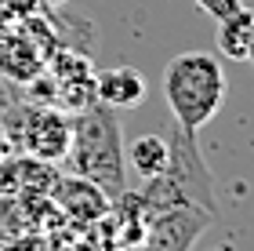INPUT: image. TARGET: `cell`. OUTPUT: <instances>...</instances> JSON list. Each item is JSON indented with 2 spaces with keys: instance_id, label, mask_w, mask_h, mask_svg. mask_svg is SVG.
Instances as JSON below:
<instances>
[{
  "instance_id": "6da1fadb",
  "label": "cell",
  "mask_w": 254,
  "mask_h": 251,
  "mask_svg": "<svg viewBox=\"0 0 254 251\" xmlns=\"http://www.w3.org/2000/svg\"><path fill=\"white\" fill-rule=\"evenodd\" d=\"M69 164L80 178L95 182L109 200L124 197L127 189V161H124V135L117 109L87 102L73 117V135H69Z\"/></svg>"
},
{
  "instance_id": "7a4b0ae2",
  "label": "cell",
  "mask_w": 254,
  "mask_h": 251,
  "mask_svg": "<svg viewBox=\"0 0 254 251\" xmlns=\"http://www.w3.org/2000/svg\"><path fill=\"white\" fill-rule=\"evenodd\" d=\"M225 70L222 55L214 51H182L164 70V98L175 117V128L200 131L214 120V113L225 102Z\"/></svg>"
},
{
  "instance_id": "3957f363",
  "label": "cell",
  "mask_w": 254,
  "mask_h": 251,
  "mask_svg": "<svg viewBox=\"0 0 254 251\" xmlns=\"http://www.w3.org/2000/svg\"><path fill=\"white\" fill-rule=\"evenodd\" d=\"M167 142H171V161H167L164 178L175 186V193L186 204L214 211V178H211V171H207L200 150H196V135L175 128V135H171Z\"/></svg>"
},
{
  "instance_id": "277c9868",
  "label": "cell",
  "mask_w": 254,
  "mask_h": 251,
  "mask_svg": "<svg viewBox=\"0 0 254 251\" xmlns=\"http://www.w3.org/2000/svg\"><path fill=\"white\" fill-rule=\"evenodd\" d=\"M214 222V211H203L196 204H178L149 215L138 251H192L203 230Z\"/></svg>"
},
{
  "instance_id": "5b68a950",
  "label": "cell",
  "mask_w": 254,
  "mask_h": 251,
  "mask_svg": "<svg viewBox=\"0 0 254 251\" xmlns=\"http://www.w3.org/2000/svg\"><path fill=\"white\" fill-rule=\"evenodd\" d=\"M69 135H73V120L62 117L59 109H29V117L22 120V150L33 161L55 164L65 161L69 153Z\"/></svg>"
},
{
  "instance_id": "8992f818",
  "label": "cell",
  "mask_w": 254,
  "mask_h": 251,
  "mask_svg": "<svg viewBox=\"0 0 254 251\" xmlns=\"http://www.w3.org/2000/svg\"><path fill=\"white\" fill-rule=\"evenodd\" d=\"M145 77L134 70V66H113V70H102L95 77V102L109 109H134L145 102Z\"/></svg>"
},
{
  "instance_id": "52a82bcc",
  "label": "cell",
  "mask_w": 254,
  "mask_h": 251,
  "mask_svg": "<svg viewBox=\"0 0 254 251\" xmlns=\"http://www.w3.org/2000/svg\"><path fill=\"white\" fill-rule=\"evenodd\" d=\"M55 189H59V197L65 200L62 208L73 215L76 222H98V219H106V215L113 211V200L95 186V182H87L80 175H73L69 182L59 178V182H55Z\"/></svg>"
},
{
  "instance_id": "ba28073f",
  "label": "cell",
  "mask_w": 254,
  "mask_h": 251,
  "mask_svg": "<svg viewBox=\"0 0 254 251\" xmlns=\"http://www.w3.org/2000/svg\"><path fill=\"white\" fill-rule=\"evenodd\" d=\"M124 161L138 178H153L164 175L171 161V142L164 135H138L131 146H124Z\"/></svg>"
},
{
  "instance_id": "9c48e42d",
  "label": "cell",
  "mask_w": 254,
  "mask_h": 251,
  "mask_svg": "<svg viewBox=\"0 0 254 251\" xmlns=\"http://www.w3.org/2000/svg\"><path fill=\"white\" fill-rule=\"evenodd\" d=\"M254 48V11L240 7L229 18L218 22V55L222 59L247 62V51Z\"/></svg>"
},
{
  "instance_id": "30bf717a",
  "label": "cell",
  "mask_w": 254,
  "mask_h": 251,
  "mask_svg": "<svg viewBox=\"0 0 254 251\" xmlns=\"http://www.w3.org/2000/svg\"><path fill=\"white\" fill-rule=\"evenodd\" d=\"M196 7L200 11H207L214 22H222V18H229L233 11H240L244 7V0H196Z\"/></svg>"
},
{
  "instance_id": "8fae6325",
  "label": "cell",
  "mask_w": 254,
  "mask_h": 251,
  "mask_svg": "<svg viewBox=\"0 0 254 251\" xmlns=\"http://www.w3.org/2000/svg\"><path fill=\"white\" fill-rule=\"evenodd\" d=\"M247 62H251V66H254V48H251V51H247Z\"/></svg>"
},
{
  "instance_id": "7c38bea8",
  "label": "cell",
  "mask_w": 254,
  "mask_h": 251,
  "mask_svg": "<svg viewBox=\"0 0 254 251\" xmlns=\"http://www.w3.org/2000/svg\"><path fill=\"white\" fill-rule=\"evenodd\" d=\"M51 4H62V0H51Z\"/></svg>"
}]
</instances>
